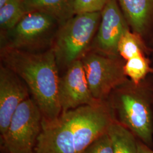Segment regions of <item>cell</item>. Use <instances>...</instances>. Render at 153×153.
<instances>
[{
	"label": "cell",
	"instance_id": "1",
	"mask_svg": "<svg viewBox=\"0 0 153 153\" xmlns=\"http://www.w3.org/2000/svg\"><path fill=\"white\" fill-rule=\"evenodd\" d=\"M1 60L26 83L43 118L54 120L60 116V74L52 48L39 52L1 48Z\"/></svg>",
	"mask_w": 153,
	"mask_h": 153
},
{
	"label": "cell",
	"instance_id": "2",
	"mask_svg": "<svg viewBox=\"0 0 153 153\" xmlns=\"http://www.w3.org/2000/svg\"><path fill=\"white\" fill-rule=\"evenodd\" d=\"M106 100L114 121L153 149V88L149 76L138 84L128 79L115 88Z\"/></svg>",
	"mask_w": 153,
	"mask_h": 153
},
{
	"label": "cell",
	"instance_id": "3",
	"mask_svg": "<svg viewBox=\"0 0 153 153\" xmlns=\"http://www.w3.org/2000/svg\"><path fill=\"white\" fill-rule=\"evenodd\" d=\"M101 19V11L76 14L61 23L52 49L59 69L66 70L90 49Z\"/></svg>",
	"mask_w": 153,
	"mask_h": 153
},
{
	"label": "cell",
	"instance_id": "4",
	"mask_svg": "<svg viewBox=\"0 0 153 153\" xmlns=\"http://www.w3.org/2000/svg\"><path fill=\"white\" fill-rule=\"evenodd\" d=\"M60 23L47 14L26 12L13 28L1 31V48L39 52L52 48Z\"/></svg>",
	"mask_w": 153,
	"mask_h": 153
},
{
	"label": "cell",
	"instance_id": "5",
	"mask_svg": "<svg viewBox=\"0 0 153 153\" xmlns=\"http://www.w3.org/2000/svg\"><path fill=\"white\" fill-rule=\"evenodd\" d=\"M90 91L95 99L106 100L115 88L129 78L126 61L120 56H109L89 50L81 59Z\"/></svg>",
	"mask_w": 153,
	"mask_h": 153
},
{
	"label": "cell",
	"instance_id": "6",
	"mask_svg": "<svg viewBox=\"0 0 153 153\" xmlns=\"http://www.w3.org/2000/svg\"><path fill=\"white\" fill-rule=\"evenodd\" d=\"M61 114L71 128L76 153H82L90 143L107 133L114 121L107 100L82 105Z\"/></svg>",
	"mask_w": 153,
	"mask_h": 153
},
{
	"label": "cell",
	"instance_id": "7",
	"mask_svg": "<svg viewBox=\"0 0 153 153\" xmlns=\"http://www.w3.org/2000/svg\"><path fill=\"white\" fill-rule=\"evenodd\" d=\"M43 115L31 97L17 108L4 134L1 136L9 153H33L42 130Z\"/></svg>",
	"mask_w": 153,
	"mask_h": 153
},
{
	"label": "cell",
	"instance_id": "8",
	"mask_svg": "<svg viewBox=\"0 0 153 153\" xmlns=\"http://www.w3.org/2000/svg\"><path fill=\"white\" fill-rule=\"evenodd\" d=\"M129 28L117 0H108L101 11L100 22L90 50L120 56L118 44L123 33Z\"/></svg>",
	"mask_w": 153,
	"mask_h": 153
},
{
	"label": "cell",
	"instance_id": "9",
	"mask_svg": "<svg viewBox=\"0 0 153 153\" xmlns=\"http://www.w3.org/2000/svg\"><path fill=\"white\" fill-rule=\"evenodd\" d=\"M59 98L62 112L100 101L90 91L81 60L73 62L60 76Z\"/></svg>",
	"mask_w": 153,
	"mask_h": 153
},
{
	"label": "cell",
	"instance_id": "10",
	"mask_svg": "<svg viewBox=\"0 0 153 153\" xmlns=\"http://www.w3.org/2000/svg\"><path fill=\"white\" fill-rule=\"evenodd\" d=\"M30 97L27 85L10 68L0 66V132L5 134L13 114L26 99Z\"/></svg>",
	"mask_w": 153,
	"mask_h": 153
},
{
	"label": "cell",
	"instance_id": "11",
	"mask_svg": "<svg viewBox=\"0 0 153 153\" xmlns=\"http://www.w3.org/2000/svg\"><path fill=\"white\" fill-rule=\"evenodd\" d=\"M33 153H76L71 128L62 114L54 120L43 117Z\"/></svg>",
	"mask_w": 153,
	"mask_h": 153
},
{
	"label": "cell",
	"instance_id": "12",
	"mask_svg": "<svg viewBox=\"0 0 153 153\" xmlns=\"http://www.w3.org/2000/svg\"><path fill=\"white\" fill-rule=\"evenodd\" d=\"M117 1L130 29L146 42L153 30V0Z\"/></svg>",
	"mask_w": 153,
	"mask_h": 153
},
{
	"label": "cell",
	"instance_id": "13",
	"mask_svg": "<svg viewBox=\"0 0 153 153\" xmlns=\"http://www.w3.org/2000/svg\"><path fill=\"white\" fill-rule=\"evenodd\" d=\"M26 13L37 11L47 14L61 24L75 15L74 0H22Z\"/></svg>",
	"mask_w": 153,
	"mask_h": 153
},
{
	"label": "cell",
	"instance_id": "14",
	"mask_svg": "<svg viewBox=\"0 0 153 153\" xmlns=\"http://www.w3.org/2000/svg\"><path fill=\"white\" fill-rule=\"evenodd\" d=\"M108 133L114 153H138L137 137L125 126L114 121Z\"/></svg>",
	"mask_w": 153,
	"mask_h": 153
},
{
	"label": "cell",
	"instance_id": "15",
	"mask_svg": "<svg viewBox=\"0 0 153 153\" xmlns=\"http://www.w3.org/2000/svg\"><path fill=\"white\" fill-rule=\"evenodd\" d=\"M150 49L144 39L130 28L123 33L118 44L119 54L126 61L137 56L148 55Z\"/></svg>",
	"mask_w": 153,
	"mask_h": 153
},
{
	"label": "cell",
	"instance_id": "16",
	"mask_svg": "<svg viewBox=\"0 0 153 153\" xmlns=\"http://www.w3.org/2000/svg\"><path fill=\"white\" fill-rule=\"evenodd\" d=\"M124 71L130 80L138 84L153 73V66L148 55H140L126 61Z\"/></svg>",
	"mask_w": 153,
	"mask_h": 153
},
{
	"label": "cell",
	"instance_id": "17",
	"mask_svg": "<svg viewBox=\"0 0 153 153\" xmlns=\"http://www.w3.org/2000/svg\"><path fill=\"white\" fill-rule=\"evenodd\" d=\"M25 13L22 0H9L0 8L1 31L14 27Z\"/></svg>",
	"mask_w": 153,
	"mask_h": 153
},
{
	"label": "cell",
	"instance_id": "18",
	"mask_svg": "<svg viewBox=\"0 0 153 153\" xmlns=\"http://www.w3.org/2000/svg\"><path fill=\"white\" fill-rule=\"evenodd\" d=\"M82 153H114L108 132L90 143Z\"/></svg>",
	"mask_w": 153,
	"mask_h": 153
},
{
	"label": "cell",
	"instance_id": "19",
	"mask_svg": "<svg viewBox=\"0 0 153 153\" xmlns=\"http://www.w3.org/2000/svg\"><path fill=\"white\" fill-rule=\"evenodd\" d=\"M108 0H74L76 14L101 11Z\"/></svg>",
	"mask_w": 153,
	"mask_h": 153
},
{
	"label": "cell",
	"instance_id": "20",
	"mask_svg": "<svg viewBox=\"0 0 153 153\" xmlns=\"http://www.w3.org/2000/svg\"><path fill=\"white\" fill-rule=\"evenodd\" d=\"M137 146L138 153H153V149L152 148L149 147L139 140H138Z\"/></svg>",
	"mask_w": 153,
	"mask_h": 153
},
{
	"label": "cell",
	"instance_id": "21",
	"mask_svg": "<svg viewBox=\"0 0 153 153\" xmlns=\"http://www.w3.org/2000/svg\"><path fill=\"white\" fill-rule=\"evenodd\" d=\"M149 39H150V45H152V47H151V48H153V30H152V32H151V33H150V36H149Z\"/></svg>",
	"mask_w": 153,
	"mask_h": 153
},
{
	"label": "cell",
	"instance_id": "22",
	"mask_svg": "<svg viewBox=\"0 0 153 153\" xmlns=\"http://www.w3.org/2000/svg\"><path fill=\"white\" fill-rule=\"evenodd\" d=\"M9 1V0H0V8L5 5Z\"/></svg>",
	"mask_w": 153,
	"mask_h": 153
},
{
	"label": "cell",
	"instance_id": "23",
	"mask_svg": "<svg viewBox=\"0 0 153 153\" xmlns=\"http://www.w3.org/2000/svg\"><path fill=\"white\" fill-rule=\"evenodd\" d=\"M149 79H150V78H149ZM150 82H151V83H152V86H153V83H152V81H151V80H150Z\"/></svg>",
	"mask_w": 153,
	"mask_h": 153
}]
</instances>
